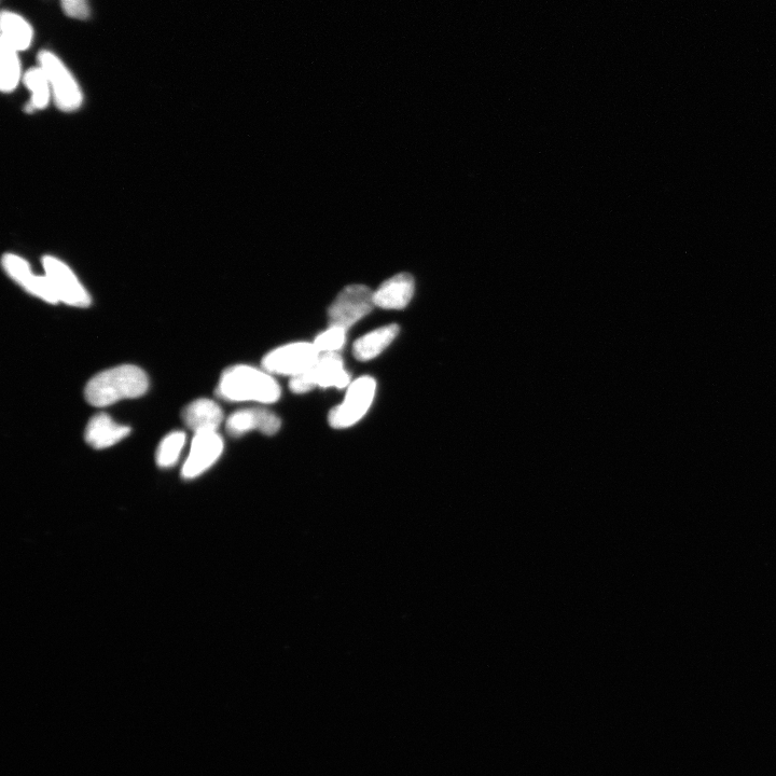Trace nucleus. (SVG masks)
Masks as SVG:
<instances>
[{"label": "nucleus", "mask_w": 776, "mask_h": 776, "mask_svg": "<svg viewBox=\"0 0 776 776\" xmlns=\"http://www.w3.org/2000/svg\"><path fill=\"white\" fill-rule=\"evenodd\" d=\"M217 395L231 403L274 404L281 398V387L269 372L237 365L221 374Z\"/></svg>", "instance_id": "1"}, {"label": "nucleus", "mask_w": 776, "mask_h": 776, "mask_svg": "<svg viewBox=\"0 0 776 776\" xmlns=\"http://www.w3.org/2000/svg\"><path fill=\"white\" fill-rule=\"evenodd\" d=\"M149 379L143 369L134 365H122L96 374L86 386L88 403L97 408L115 405L124 399L145 395Z\"/></svg>", "instance_id": "2"}, {"label": "nucleus", "mask_w": 776, "mask_h": 776, "mask_svg": "<svg viewBox=\"0 0 776 776\" xmlns=\"http://www.w3.org/2000/svg\"><path fill=\"white\" fill-rule=\"evenodd\" d=\"M351 376L344 367L339 353H325L318 357L317 362L300 376L289 382L290 391L295 394H306L316 387H335L342 390L351 384Z\"/></svg>", "instance_id": "3"}, {"label": "nucleus", "mask_w": 776, "mask_h": 776, "mask_svg": "<svg viewBox=\"0 0 776 776\" xmlns=\"http://www.w3.org/2000/svg\"><path fill=\"white\" fill-rule=\"evenodd\" d=\"M376 392L377 382L371 377H360L352 382L342 403L329 412V425L345 429L357 424L371 408Z\"/></svg>", "instance_id": "4"}, {"label": "nucleus", "mask_w": 776, "mask_h": 776, "mask_svg": "<svg viewBox=\"0 0 776 776\" xmlns=\"http://www.w3.org/2000/svg\"><path fill=\"white\" fill-rule=\"evenodd\" d=\"M39 66L44 69L57 106L65 113L76 112L83 102V95L75 77L53 52L44 50L38 54Z\"/></svg>", "instance_id": "5"}, {"label": "nucleus", "mask_w": 776, "mask_h": 776, "mask_svg": "<svg viewBox=\"0 0 776 776\" xmlns=\"http://www.w3.org/2000/svg\"><path fill=\"white\" fill-rule=\"evenodd\" d=\"M373 293L374 291L366 285L346 286L329 307V326L340 327L348 331L359 321H362L376 308Z\"/></svg>", "instance_id": "6"}, {"label": "nucleus", "mask_w": 776, "mask_h": 776, "mask_svg": "<svg viewBox=\"0 0 776 776\" xmlns=\"http://www.w3.org/2000/svg\"><path fill=\"white\" fill-rule=\"evenodd\" d=\"M320 356L313 343L295 342L268 353L262 359V367L270 374L293 379L307 372Z\"/></svg>", "instance_id": "7"}, {"label": "nucleus", "mask_w": 776, "mask_h": 776, "mask_svg": "<svg viewBox=\"0 0 776 776\" xmlns=\"http://www.w3.org/2000/svg\"><path fill=\"white\" fill-rule=\"evenodd\" d=\"M45 275L48 277L60 302L69 307L86 309L91 306L92 299L88 290L78 280V277L65 262L54 256L43 258Z\"/></svg>", "instance_id": "8"}, {"label": "nucleus", "mask_w": 776, "mask_h": 776, "mask_svg": "<svg viewBox=\"0 0 776 776\" xmlns=\"http://www.w3.org/2000/svg\"><path fill=\"white\" fill-rule=\"evenodd\" d=\"M3 268L10 279L27 293L50 304L59 303V299L46 275L33 273L30 263L15 254L3 257Z\"/></svg>", "instance_id": "9"}, {"label": "nucleus", "mask_w": 776, "mask_h": 776, "mask_svg": "<svg viewBox=\"0 0 776 776\" xmlns=\"http://www.w3.org/2000/svg\"><path fill=\"white\" fill-rule=\"evenodd\" d=\"M224 452V440L218 433H200L194 435L182 475L185 479H194L210 469Z\"/></svg>", "instance_id": "10"}, {"label": "nucleus", "mask_w": 776, "mask_h": 776, "mask_svg": "<svg viewBox=\"0 0 776 776\" xmlns=\"http://www.w3.org/2000/svg\"><path fill=\"white\" fill-rule=\"evenodd\" d=\"M282 422L279 417L267 409H243L230 415L226 423V429L232 437H242L253 431H258L266 436H273L280 432Z\"/></svg>", "instance_id": "11"}, {"label": "nucleus", "mask_w": 776, "mask_h": 776, "mask_svg": "<svg viewBox=\"0 0 776 776\" xmlns=\"http://www.w3.org/2000/svg\"><path fill=\"white\" fill-rule=\"evenodd\" d=\"M415 293V282L409 273H398L383 282L373 293L374 304L383 310H404Z\"/></svg>", "instance_id": "12"}, {"label": "nucleus", "mask_w": 776, "mask_h": 776, "mask_svg": "<svg viewBox=\"0 0 776 776\" xmlns=\"http://www.w3.org/2000/svg\"><path fill=\"white\" fill-rule=\"evenodd\" d=\"M183 420L194 434L216 433L224 421V411L207 398L192 401L183 411Z\"/></svg>", "instance_id": "13"}, {"label": "nucleus", "mask_w": 776, "mask_h": 776, "mask_svg": "<svg viewBox=\"0 0 776 776\" xmlns=\"http://www.w3.org/2000/svg\"><path fill=\"white\" fill-rule=\"evenodd\" d=\"M131 434V428L115 422L106 413L95 414L86 428L85 439L96 450L107 449Z\"/></svg>", "instance_id": "14"}, {"label": "nucleus", "mask_w": 776, "mask_h": 776, "mask_svg": "<svg viewBox=\"0 0 776 776\" xmlns=\"http://www.w3.org/2000/svg\"><path fill=\"white\" fill-rule=\"evenodd\" d=\"M399 326L386 325L360 337L353 345V354L359 362H369L382 354L399 335Z\"/></svg>", "instance_id": "15"}, {"label": "nucleus", "mask_w": 776, "mask_h": 776, "mask_svg": "<svg viewBox=\"0 0 776 776\" xmlns=\"http://www.w3.org/2000/svg\"><path fill=\"white\" fill-rule=\"evenodd\" d=\"M2 39L18 52L29 49L33 43L34 31L29 22L18 13L3 11Z\"/></svg>", "instance_id": "16"}, {"label": "nucleus", "mask_w": 776, "mask_h": 776, "mask_svg": "<svg viewBox=\"0 0 776 776\" xmlns=\"http://www.w3.org/2000/svg\"><path fill=\"white\" fill-rule=\"evenodd\" d=\"M0 59H2V71H0V88L4 93L15 91L21 79V63L19 54L6 41L0 38Z\"/></svg>", "instance_id": "17"}, {"label": "nucleus", "mask_w": 776, "mask_h": 776, "mask_svg": "<svg viewBox=\"0 0 776 776\" xmlns=\"http://www.w3.org/2000/svg\"><path fill=\"white\" fill-rule=\"evenodd\" d=\"M24 83L32 93L30 108L44 109L49 105L52 90L49 79L43 68L33 67L24 75Z\"/></svg>", "instance_id": "18"}, {"label": "nucleus", "mask_w": 776, "mask_h": 776, "mask_svg": "<svg viewBox=\"0 0 776 776\" xmlns=\"http://www.w3.org/2000/svg\"><path fill=\"white\" fill-rule=\"evenodd\" d=\"M186 443V434L174 432L163 438L157 451V463L162 468L174 466Z\"/></svg>", "instance_id": "19"}, {"label": "nucleus", "mask_w": 776, "mask_h": 776, "mask_svg": "<svg viewBox=\"0 0 776 776\" xmlns=\"http://www.w3.org/2000/svg\"><path fill=\"white\" fill-rule=\"evenodd\" d=\"M346 331L343 328L329 326L327 330L318 335L313 344L320 354L338 353L346 342Z\"/></svg>", "instance_id": "20"}, {"label": "nucleus", "mask_w": 776, "mask_h": 776, "mask_svg": "<svg viewBox=\"0 0 776 776\" xmlns=\"http://www.w3.org/2000/svg\"><path fill=\"white\" fill-rule=\"evenodd\" d=\"M65 15L76 20H88L91 9L88 0H62Z\"/></svg>", "instance_id": "21"}]
</instances>
